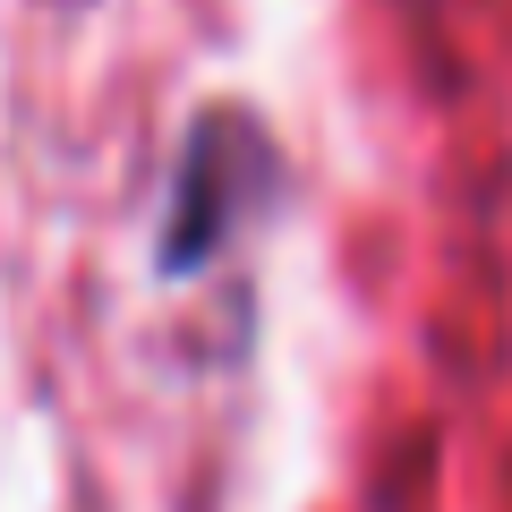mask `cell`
<instances>
[{
  "label": "cell",
  "mask_w": 512,
  "mask_h": 512,
  "mask_svg": "<svg viewBox=\"0 0 512 512\" xmlns=\"http://www.w3.org/2000/svg\"><path fill=\"white\" fill-rule=\"evenodd\" d=\"M265 188H274V137H265V120L239 111V103L197 111V128H188V146H180V171H171L154 274L180 282V274H197V265H214L222 239L265 205Z\"/></svg>",
  "instance_id": "1"
}]
</instances>
